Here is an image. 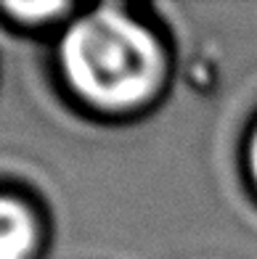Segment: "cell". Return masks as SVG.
Returning a JSON list of instances; mask_svg holds the SVG:
<instances>
[{
    "label": "cell",
    "mask_w": 257,
    "mask_h": 259,
    "mask_svg": "<svg viewBox=\"0 0 257 259\" xmlns=\"http://www.w3.org/2000/svg\"><path fill=\"white\" fill-rule=\"evenodd\" d=\"M61 72L80 98L103 111L146 103L165 77L154 32L117 6H98L64 29Z\"/></svg>",
    "instance_id": "1"
},
{
    "label": "cell",
    "mask_w": 257,
    "mask_h": 259,
    "mask_svg": "<svg viewBox=\"0 0 257 259\" xmlns=\"http://www.w3.org/2000/svg\"><path fill=\"white\" fill-rule=\"evenodd\" d=\"M38 220L19 198L0 196V259H29L38 249Z\"/></svg>",
    "instance_id": "2"
},
{
    "label": "cell",
    "mask_w": 257,
    "mask_h": 259,
    "mask_svg": "<svg viewBox=\"0 0 257 259\" xmlns=\"http://www.w3.org/2000/svg\"><path fill=\"white\" fill-rule=\"evenodd\" d=\"M3 11L24 24H43L53 16H61L69 11L64 3H3Z\"/></svg>",
    "instance_id": "3"
},
{
    "label": "cell",
    "mask_w": 257,
    "mask_h": 259,
    "mask_svg": "<svg viewBox=\"0 0 257 259\" xmlns=\"http://www.w3.org/2000/svg\"><path fill=\"white\" fill-rule=\"evenodd\" d=\"M249 175L257 185V127L252 130V138H249Z\"/></svg>",
    "instance_id": "4"
}]
</instances>
